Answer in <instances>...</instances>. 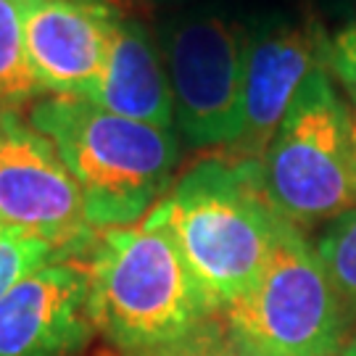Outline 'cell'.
I'll return each instance as SVG.
<instances>
[{"label":"cell","instance_id":"8fae6325","mask_svg":"<svg viewBox=\"0 0 356 356\" xmlns=\"http://www.w3.org/2000/svg\"><path fill=\"white\" fill-rule=\"evenodd\" d=\"M85 98L111 114L151 127L169 129L175 119L169 76L161 69L145 26L122 16L116 8L108 16L101 76Z\"/></svg>","mask_w":356,"mask_h":356},{"label":"cell","instance_id":"9a60e30c","mask_svg":"<svg viewBox=\"0 0 356 356\" xmlns=\"http://www.w3.org/2000/svg\"><path fill=\"white\" fill-rule=\"evenodd\" d=\"M138 356H248L241 346L229 338L222 325H216L214 319L193 330L191 335L179 338L175 343L161 346V348H153L145 354Z\"/></svg>","mask_w":356,"mask_h":356},{"label":"cell","instance_id":"5bb4252c","mask_svg":"<svg viewBox=\"0 0 356 356\" xmlns=\"http://www.w3.org/2000/svg\"><path fill=\"white\" fill-rule=\"evenodd\" d=\"M51 261H66L51 241L32 235L26 229L3 227L0 229V298L16 282L24 280L26 275Z\"/></svg>","mask_w":356,"mask_h":356},{"label":"cell","instance_id":"7c38bea8","mask_svg":"<svg viewBox=\"0 0 356 356\" xmlns=\"http://www.w3.org/2000/svg\"><path fill=\"white\" fill-rule=\"evenodd\" d=\"M40 82L24 48V26L19 0H0V103L35 98Z\"/></svg>","mask_w":356,"mask_h":356},{"label":"cell","instance_id":"52a82bcc","mask_svg":"<svg viewBox=\"0 0 356 356\" xmlns=\"http://www.w3.org/2000/svg\"><path fill=\"white\" fill-rule=\"evenodd\" d=\"M0 225L51 241L61 259L92 251L98 241L56 145L11 108H0Z\"/></svg>","mask_w":356,"mask_h":356},{"label":"cell","instance_id":"d6986e66","mask_svg":"<svg viewBox=\"0 0 356 356\" xmlns=\"http://www.w3.org/2000/svg\"><path fill=\"white\" fill-rule=\"evenodd\" d=\"M0 229H3V225H0Z\"/></svg>","mask_w":356,"mask_h":356},{"label":"cell","instance_id":"ba28073f","mask_svg":"<svg viewBox=\"0 0 356 356\" xmlns=\"http://www.w3.org/2000/svg\"><path fill=\"white\" fill-rule=\"evenodd\" d=\"M92 330L90 272L76 261L35 269L0 298V356H74Z\"/></svg>","mask_w":356,"mask_h":356},{"label":"cell","instance_id":"30bf717a","mask_svg":"<svg viewBox=\"0 0 356 356\" xmlns=\"http://www.w3.org/2000/svg\"><path fill=\"white\" fill-rule=\"evenodd\" d=\"M19 6L26 58L40 90L85 98L101 76L114 6L106 0H19Z\"/></svg>","mask_w":356,"mask_h":356},{"label":"cell","instance_id":"3957f363","mask_svg":"<svg viewBox=\"0 0 356 356\" xmlns=\"http://www.w3.org/2000/svg\"><path fill=\"white\" fill-rule=\"evenodd\" d=\"M29 124L64 159L95 229L140 222L169 188L179 159L166 129L111 114L88 98L48 95L32 106Z\"/></svg>","mask_w":356,"mask_h":356},{"label":"cell","instance_id":"e0dca14e","mask_svg":"<svg viewBox=\"0 0 356 356\" xmlns=\"http://www.w3.org/2000/svg\"><path fill=\"white\" fill-rule=\"evenodd\" d=\"M335 356H356V332L351 335V338H346V343L341 346V351Z\"/></svg>","mask_w":356,"mask_h":356},{"label":"cell","instance_id":"7a4b0ae2","mask_svg":"<svg viewBox=\"0 0 356 356\" xmlns=\"http://www.w3.org/2000/svg\"><path fill=\"white\" fill-rule=\"evenodd\" d=\"M88 272L92 325L124 356L175 343L216 312L156 209L98 232Z\"/></svg>","mask_w":356,"mask_h":356},{"label":"cell","instance_id":"8992f818","mask_svg":"<svg viewBox=\"0 0 356 356\" xmlns=\"http://www.w3.org/2000/svg\"><path fill=\"white\" fill-rule=\"evenodd\" d=\"M248 38L222 16H198L166 35L175 116L193 145H227L241 135Z\"/></svg>","mask_w":356,"mask_h":356},{"label":"cell","instance_id":"2e32d148","mask_svg":"<svg viewBox=\"0 0 356 356\" xmlns=\"http://www.w3.org/2000/svg\"><path fill=\"white\" fill-rule=\"evenodd\" d=\"M322 66L343 85L356 108V22L322 38Z\"/></svg>","mask_w":356,"mask_h":356},{"label":"cell","instance_id":"5b68a950","mask_svg":"<svg viewBox=\"0 0 356 356\" xmlns=\"http://www.w3.org/2000/svg\"><path fill=\"white\" fill-rule=\"evenodd\" d=\"M225 332L248 356H335L346 312L317 248L288 225L264 272L222 312Z\"/></svg>","mask_w":356,"mask_h":356},{"label":"cell","instance_id":"6da1fadb","mask_svg":"<svg viewBox=\"0 0 356 356\" xmlns=\"http://www.w3.org/2000/svg\"><path fill=\"white\" fill-rule=\"evenodd\" d=\"M153 209L216 312L254 285L291 225L261 191L259 159L238 156L198 161Z\"/></svg>","mask_w":356,"mask_h":356},{"label":"cell","instance_id":"4fadbf2b","mask_svg":"<svg viewBox=\"0 0 356 356\" xmlns=\"http://www.w3.org/2000/svg\"><path fill=\"white\" fill-rule=\"evenodd\" d=\"M317 256L346 312L356 317V209L327 225L317 243Z\"/></svg>","mask_w":356,"mask_h":356},{"label":"cell","instance_id":"277c9868","mask_svg":"<svg viewBox=\"0 0 356 356\" xmlns=\"http://www.w3.org/2000/svg\"><path fill=\"white\" fill-rule=\"evenodd\" d=\"M259 182L275 211L298 229L356 209L351 111L322 64L304 79L259 159Z\"/></svg>","mask_w":356,"mask_h":356},{"label":"cell","instance_id":"9c48e42d","mask_svg":"<svg viewBox=\"0 0 356 356\" xmlns=\"http://www.w3.org/2000/svg\"><path fill=\"white\" fill-rule=\"evenodd\" d=\"M322 38L325 32L317 24H275L248 38L241 135L229 156H264L298 88L322 64Z\"/></svg>","mask_w":356,"mask_h":356},{"label":"cell","instance_id":"ac0fdd59","mask_svg":"<svg viewBox=\"0 0 356 356\" xmlns=\"http://www.w3.org/2000/svg\"><path fill=\"white\" fill-rule=\"evenodd\" d=\"M351 127H354V145H356V108H354V114H351Z\"/></svg>","mask_w":356,"mask_h":356}]
</instances>
